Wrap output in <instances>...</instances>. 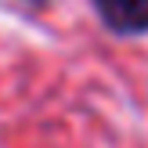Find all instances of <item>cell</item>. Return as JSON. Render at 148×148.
I'll return each mask as SVG.
<instances>
[{
    "label": "cell",
    "mask_w": 148,
    "mask_h": 148,
    "mask_svg": "<svg viewBox=\"0 0 148 148\" xmlns=\"http://www.w3.org/2000/svg\"><path fill=\"white\" fill-rule=\"evenodd\" d=\"M101 29L116 40L148 36V0H90Z\"/></svg>",
    "instance_id": "cell-1"
}]
</instances>
